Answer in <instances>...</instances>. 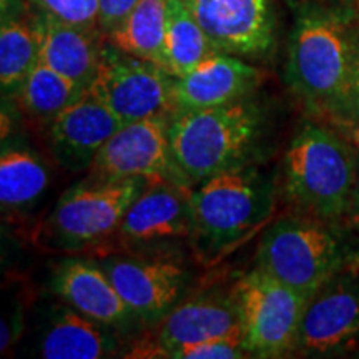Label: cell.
I'll return each mask as SVG.
<instances>
[{
    "label": "cell",
    "mask_w": 359,
    "mask_h": 359,
    "mask_svg": "<svg viewBox=\"0 0 359 359\" xmlns=\"http://www.w3.org/2000/svg\"><path fill=\"white\" fill-rule=\"evenodd\" d=\"M15 0H2L0 25V83L4 93L15 95L39 64V40L32 12L13 8Z\"/></svg>",
    "instance_id": "20"
},
{
    "label": "cell",
    "mask_w": 359,
    "mask_h": 359,
    "mask_svg": "<svg viewBox=\"0 0 359 359\" xmlns=\"http://www.w3.org/2000/svg\"><path fill=\"white\" fill-rule=\"evenodd\" d=\"M190 243L196 258L213 264L246 243L273 213L271 182L257 168L236 167L206 178L190 193Z\"/></svg>",
    "instance_id": "1"
},
{
    "label": "cell",
    "mask_w": 359,
    "mask_h": 359,
    "mask_svg": "<svg viewBox=\"0 0 359 359\" xmlns=\"http://www.w3.org/2000/svg\"><path fill=\"white\" fill-rule=\"evenodd\" d=\"M83 93L85 88L82 85L39 62L20 85L15 97L19 98V105L30 116L50 123Z\"/></svg>",
    "instance_id": "24"
},
{
    "label": "cell",
    "mask_w": 359,
    "mask_h": 359,
    "mask_svg": "<svg viewBox=\"0 0 359 359\" xmlns=\"http://www.w3.org/2000/svg\"><path fill=\"white\" fill-rule=\"evenodd\" d=\"M122 127L118 116L85 90L77 102L48 123L53 158L69 172H83Z\"/></svg>",
    "instance_id": "15"
},
{
    "label": "cell",
    "mask_w": 359,
    "mask_h": 359,
    "mask_svg": "<svg viewBox=\"0 0 359 359\" xmlns=\"http://www.w3.org/2000/svg\"><path fill=\"white\" fill-rule=\"evenodd\" d=\"M359 338V278L341 271L308 299L294 353L327 356Z\"/></svg>",
    "instance_id": "11"
},
{
    "label": "cell",
    "mask_w": 359,
    "mask_h": 359,
    "mask_svg": "<svg viewBox=\"0 0 359 359\" xmlns=\"http://www.w3.org/2000/svg\"><path fill=\"white\" fill-rule=\"evenodd\" d=\"M148 180H95L64 193L45 224L43 236L57 250H87L114 235Z\"/></svg>",
    "instance_id": "6"
},
{
    "label": "cell",
    "mask_w": 359,
    "mask_h": 359,
    "mask_svg": "<svg viewBox=\"0 0 359 359\" xmlns=\"http://www.w3.org/2000/svg\"><path fill=\"white\" fill-rule=\"evenodd\" d=\"M48 170L27 148H6L0 156V201L4 210L29 208L43 195Z\"/></svg>",
    "instance_id": "23"
},
{
    "label": "cell",
    "mask_w": 359,
    "mask_h": 359,
    "mask_svg": "<svg viewBox=\"0 0 359 359\" xmlns=\"http://www.w3.org/2000/svg\"><path fill=\"white\" fill-rule=\"evenodd\" d=\"M168 122L170 116L160 115L123 125L97 154L88 178H142L191 188L175 163Z\"/></svg>",
    "instance_id": "9"
},
{
    "label": "cell",
    "mask_w": 359,
    "mask_h": 359,
    "mask_svg": "<svg viewBox=\"0 0 359 359\" xmlns=\"http://www.w3.org/2000/svg\"><path fill=\"white\" fill-rule=\"evenodd\" d=\"M344 116L359 125V29H356V39H354V55L351 67V79H349V90Z\"/></svg>",
    "instance_id": "28"
},
{
    "label": "cell",
    "mask_w": 359,
    "mask_h": 359,
    "mask_svg": "<svg viewBox=\"0 0 359 359\" xmlns=\"http://www.w3.org/2000/svg\"><path fill=\"white\" fill-rule=\"evenodd\" d=\"M24 2L35 11L48 13L69 24L98 29V0H24Z\"/></svg>",
    "instance_id": "25"
},
{
    "label": "cell",
    "mask_w": 359,
    "mask_h": 359,
    "mask_svg": "<svg viewBox=\"0 0 359 359\" xmlns=\"http://www.w3.org/2000/svg\"><path fill=\"white\" fill-rule=\"evenodd\" d=\"M135 318L158 323L178 304L187 288V269L173 259L109 257L98 262Z\"/></svg>",
    "instance_id": "13"
},
{
    "label": "cell",
    "mask_w": 359,
    "mask_h": 359,
    "mask_svg": "<svg viewBox=\"0 0 359 359\" xmlns=\"http://www.w3.org/2000/svg\"><path fill=\"white\" fill-rule=\"evenodd\" d=\"M231 296L250 356L280 358L294 353L309 296L259 268L246 273Z\"/></svg>",
    "instance_id": "7"
},
{
    "label": "cell",
    "mask_w": 359,
    "mask_h": 359,
    "mask_svg": "<svg viewBox=\"0 0 359 359\" xmlns=\"http://www.w3.org/2000/svg\"><path fill=\"white\" fill-rule=\"evenodd\" d=\"M191 188L151 182L135 198L115 235L128 248H151L190 238Z\"/></svg>",
    "instance_id": "14"
},
{
    "label": "cell",
    "mask_w": 359,
    "mask_h": 359,
    "mask_svg": "<svg viewBox=\"0 0 359 359\" xmlns=\"http://www.w3.org/2000/svg\"><path fill=\"white\" fill-rule=\"evenodd\" d=\"M52 290L75 311L115 330L135 318L98 263L85 259L62 262L53 271Z\"/></svg>",
    "instance_id": "18"
},
{
    "label": "cell",
    "mask_w": 359,
    "mask_h": 359,
    "mask_svg": "<svg viewBox=\"0 0 359 359\" xmlns=\"http://www.w3.org/2000/svg\"><path fill=\"white\" fill-rule=\"evenodd\" d=\"M215 52L218 50L187 4L183 0H167L165 55L168 74L172 77L185 75Z\"/></svg>",
    "instance_id": "22"
},
{
    "label": "cell",
    "mask_w": 359,
    "mask_h": 359,
    "mask_svg": "<svg viewBox=\"0 0 359 359\" xmlns=\"http://www.w3.org/2000/svg\"><path fill=\"white\" fill-rule=\"evenodd\" d=\"M140 0H98V29L110 34Z\"/></svg>",
    "instance_id": "27"
},
{
    "label": "cell",
    "mask_w": 359,
    "mask_h": 359,
    "mask_svg": "<svg viewBox=\"0 0 359 359\" xmlns=\"http://www.w3.org/2000/svg\"><path fill=\"white\" fill-rule=\"evenodd\" d=\"M30 12L39 40V62L87 90L100 64V30L69 24L32 7Z\"/></svg>",
    "instance_id": "17"
},
{
    "label": "cell",
    "mask_w": 359,
    "mask_h": 359,
    "mask_svg": "<svg viewBox=\"0 0 359 359\" xmlns=\"http://www.w3.org/2000/svg\"><path fill=\"white\" fill-rule=\"evenodd\" d=\"M246 356L250 354L246 351L241 334L201 341L172 354L173 359H238Z\"/></svg>",
    "instance_id": "26"
},
{
    "label": "cell",
    "mask_w": 359,
    "mask_h": 359,
    "mask_svg": "<svg viewBox=\"0 0 359 359\" xmlns=\"http://www.w3.org/2000/svg\"><path fill=\"white\" fill-rule=\"evenodd\" d=\"M170 85L172 75L163 67L128 55L107 42L87 92L128 125L150 116H172Z\"/></svg>",
    "instance_id": "8"
},
{
    "label": "cell",
    "mask_w": 359,
    "mask_h": 359,
    "mask_svg": "<svg viewBox=\"0 0 359 359\" xmlns=\"http://www.w3.org/2000/svg\"><path fill=\"white\" fill-rule=\"evenodd\" d=\"M118 348L115 327L103 325L69 304L55 308L40 338L39 354L45 359H98Z\"/></svg>",
    "instance_id": "19"
},
{
    "label": "cell",
    "mask_w": 359,
    "mask_h": 359,
    "mask_svg": "<svg viewBox=\"0 0 359 359\" xmlns=\"http://www.w3.org/2000/svg\"><path fill=\"white\" fill-rule=\"evenodd\" d=\"M167 0H140L107 40L120 50L167 70L165 55Z\"/></svg>",
    "instance_id": "21"
},
{
    "label": "cell",
    "mask_w": 359,
    "mask_h": 359,
    "mask_svg": "<svg viewBox=\"0 0 359 359\" xmlns=\"http://www.w3.org/2000/svg\"><path fill=\"white\" fill-rule=\"evenodd\" d=\"M351 259V250L325 219L290 217L263 235L257 268L311 298Z\"/></svg>",
    "instance_id": "5"
},
{
    "label": "cell",
    "mask_w": 359,
    "mask_h": 359,
    "mask_svg": "<svg viewBox=\"0 0 359 359\" xmlns=\"http://www.w3.org/2000/svg\"><path fill=\"white\" fill-rule=\"evenodd\" d=\"M356 29L343 12L306 6L296 15L288 42L286 77L309 107L344 116Z\"/></svg>",
    "instance_id": "2"
},
{
    "label": "cell",
    "mask_w": 359,
    "mask_h": 359,
    "mask_svg": "<svg viewBox=\"0 0 359 359\" xmlns=\"http://www.w3.org/2000/svg\"><path fill=\"white\" fill-rule=\"evenodd\" d=\"M219 52L264 57L276 42L275 0H183Z\"/></svg>",
    "instance_id": "10"
},
{
    "label": "cell",
    "mask_w": 359,
    "mask_h": 359,
    "mask_svg": "<svg viewBox=\"0 0 359 359\" xmlns=\"http://www.w3.org/2000/svg\"><path fill=\"white\" fill-rule=\"evenodd\" d=\"M259 80L262 72L257 67L218 50L188 74L172 77L170 97L173 114L243 100L258 87Z\"/></svg>",
    "instance_id": "16"
},
{
    "label": "cell",
    "mask_w": 359,
    "mask_h": 359,
    "mask_svg": "<svg viewBox=\"0 0 359 359\" xmlns=\"http://www.w3.org/2000/svg\"><path fill=\"white\" fill-rule=\"evenodd\" d=\"M263 130L262 110L243 98L210 109L177 111L170 116L168 138L175 163L193 187L246 165L258 150Z\"/></svg>",
    "instance_id": "3"
},
{
    "label": "cell",
    "mask_w": 359,
    "mask_h": 359,
    "mask_svg": "<svg viewBox=\"0 0 359 359\" xmlns=\"http://www.w3.org/2000/svg\"><path fill=\"white\" fill-rule=\"evenodd\" d=\"M351 217L356 219V224L359 226V150H358V185H356V193H354V203L351 208Z\"/></svg>",
    "instance_id": "29"
},
{
    "label": "cell",
    "mask_w": 359,
    "mask_h": 359,
    "mask_svg": "<svg viewBox=\"0 0 359 359\" xmlns=\"http://www.w3.org/2000/svg\"><path fill=\"white\" fill-rule=\"evenodd\" d=\"M285 190L313 217L338 222L351 213L358 185V151L316 123H304L283 161Z\"/></svg>",
    "instance_id": "4"
},
{
    "label": "cell",
    "mask_w": 359,
    "mask_h": 359,
    "mask_svg": "<svg viewBox=\"0 0 359 359\" xmlns=\"http://www.w3.org/2000/svg\"><path fill=\"white\" fill-rule=\"evenodd\" d=\"M241 334L235 299L205 294L177 304L158 321L155 334L137 343L128 358H172L178 349L224 336Z\"/></svg>",
    "instance_id": "12"
}]
</instances>
